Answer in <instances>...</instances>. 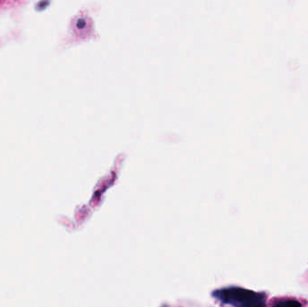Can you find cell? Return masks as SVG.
I'll return each instance as SVG.
<instances>
[{"label": "cell", "instance_id": "1", "mask_svg": "<svg viewBox=\"0 0 308 307\" xmlns=\"http://www.w3.org/2000/svg\"><path fill=\"white\" fill-rule=\"evenodd\" d=\"M213 296L219 301L234 307H263L266 305L264 294L236 287L217 290Z\"/></svg>", "mask_w": 308, "mask_h": 307}, {"label": "cell", "instance_id": "2", "mask_svg": "<svg viewBox=\"0 0 308 307\" xmlns=\"http://www.w3.org/2000/svg\"><path fill=\"white\" fill-rule=\"evenodd\" d=\"M276 306H285V307H288V306H300V303H298L297 301H293V300H283V301L279 302L276 304Z\"/></svg>", "mask_w": 308, "mask_h": 307}]
</instances>
